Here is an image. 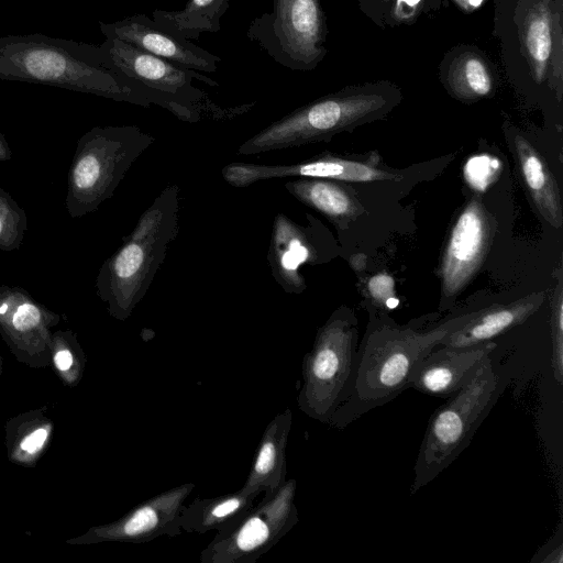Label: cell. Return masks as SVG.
I'll return each mask as SVG.
<instances>
[{"label": "cell", "mask_w": 563, "mask_h": 563, "mask_svg": "<svg viewBox=\"0 0 563 563\" xmlns=\"http://www.w3.org/2000/svg\"><path fill=\"white\" fill-rule=\"evenodd\" d=\"M470 314L428 329L398 325L384 319L372 320L357 346L347 395L330 426L344 429L410 388L417 363L448 333L463 324Z\"/></svg>", "instance_id": "1"}, {"label": "cell", "mask_w": 563, "mask_h": 563, "mask_svg": "<svg viewBox=\"0 0 563 563\" xmlns=\"http://www.w3.org/2000/svg\"><path fill=\"white\" fill-rule=\"evenodd\" d=\"M0 79L41 84L150 107L110 66L100 45L38 33L0 36Z\"/></svg>", "instance_id": "2"}, {"label": "cell", "mask_w": 563, "mask_h": 563, "mask_svg": "<svg viewBox=\"0 0 563 563\" xmlns=\"http://www.w3.org/2000/svg\"><path fill=\"white\" fill-rule=\"evenodd\" d=\"M167 185L140 216L124 243L101 265L96 294L109 314L125 321L145 297L179 231L180 196Z\"/></svg>", "instance_id": "3"}, {"label": "cell", "mask_w": 563, "mask_h": 563, "mask_svg": "<svg viewBox=\"0 0 563 563\" xmlns=\"http://www.w3.org/2000/svg\"><path fill=\"white\" fill-rule=\"evenodd\" d=\"M387 86L347 88L313 100L272 122L239 148L240 155L298 147L329 141L334 135L376 120L397 102Z\"/></svg>", "instance_id": "4"}, {"label": "cell", "mask_w": 563, "mask_h": 563, "mask_svg": "<svg viewBox=\"0 0 563 563\" xmlns=\"http://www.w3.org/2000/svg\"><path fill=\"white\" fill-rule=\"evenodd\" d=\"M110 66L120 73L148 103L159 106L179 120L195 123L203 118L225 120L241 114L250 104L224 109L195 86L199 80L210 87L219 84L203 74L189 69L115 37L100 44Z\"/></svg>", "instance_id": "5"}, {"label": "cell", "mask_w": 563, "mask_h": 563, "mask_svg": "<svg viewBox=\"0 0 563 563\" xmlns=\"http://www.w3.org/2000/svg\"><path fill=\"white\" fill-rule=\"evenodd\" d=\"M155 142L136 125L93 126L77 141L67 175L65 207L82 218L111 198L134 162Z\"/></svg>", "instance_id": "6"}, {"label": "cell", "mask_w": 563, "mask_h": 563, "mask_svg": "<svg viewBox=\"0 0 563 563\" xmlns=\"http://www.w3.org/2000/svg\"><path fill=\"white\" fill-rule=\"evenodd\" d=\"M504 386L488 356L473 379L431 415L413 466V494L449 467L472 441Z\"/></svg>", "instance_id": "7"}, {"label": "cell", "mask_w": 563, "mask_h": 563, "mask_svg": "<svg viewBox=\"0 0 563 563\" xmlns=\"http://www.w3.org/2000/svg\"><path fill=\"white\" fill-rule=\"evenodd\" d=\"M358 333L346 308L335 310L316 334L302 358V384L298 408L311 419L330 426L344 401L355 368Z\"/></svg>", "instance_id": "8"}, {"label": "cell", "mask_w": 563, "mask_h": 563, "mask_svg": "<svg viewBox=\"0 0 563 563\" xmlns=\"http://www.w3.org/2000/svg\"><path fill=\"white\" fill-rule=\"evenodd\" d=\"M297 482L286 479L238 520L216 532L201 550V563H254L298 522Z\"/></svg>", "instance_id": "9"}, {"label": "cell", "mask_w": 563, "mask_h": 563, "mask_svg": "<svg viewBox=\"0 0 563 563\" xmlns=\"http://www.w3.org/2000/svg\"><path fill=\"white\" fill-rule=\"evenodd\" d=\"M246 37L290 70L314 69L327 52L320 0H273L271 12L250 22Z\"/></svg>", "instance_id": "10"}, {"label": "cell", "mask_w": 563, "mask_h": 563, "mask_svg": "<svg viewBox=\"0 0 563 563\" xmlns=\"http://www.w3.org/2000/svg\"><path fill=\"white\" fill-rule=\"evenodd\" d=\"M195 487L194 483L175 486L136 505L117 520L90 527L65 542L70 545L145 543L161 537H178L181 534V511Z\"/></svg>", "instance_id": "11"}, {"label": "cell", "mask_w": 563, "mask_h": 563, "mask_svg": "<svg viewBox=\"0 0 563 563\" xmlns=\"http://www.w3.org/2000/svg\"><path fill=\"white\" fill-rule=\"evenodd\" d=\"M59 322L60 316L26 289L0 285V336L19 363L48 367L52 329Z\"/></svg>", "instance_id": "12"}, {"label": "cell", "mask_w": 563, "mask_h": 563, "mask_svg": "<svg viewBox=\"0 0 563 563\" xmlns=\"http://www.w3.org/2000/svg\"><path fill=\"white\" fill-rule=\"evenodd\" d=\"M223 179L235 188L282 178L313 177L343 183L395 180L397 174L377 167L374 161H356L324 152L318 156L289 164L233 162L221 170Z\"/></svg>", "instance_id": "13"}, {"label": "cell", "mask_w": 563, "mask_h": 563, "mask_svg": "<svg viewBox=\"0 0 563 563\" xmlns=\"http://www.w3.org/2000/svg\"><path fill=\"white\" fill-rule=\"evenodd\" d=\"M495 223L485 206L473 198L456 219L444 250L440 267L442 292L457 295L484 262Z\"/></svg>", "instance_id": "14"}, {"label": "cell", "mask_w": 563, "mask_h": 563, "mask_svg": "<svg viewBox=\"0 0 563 563\" xmlns=\"http://www.w3.org/2000/svg\"><path fill=\"white\" fill-rule=\"evenodd\" d=\"M308 224L301 225L278 212L273 221L267 263L274 280L290 295H300L306 282L300 268L323 260L320 225L307 214Z\"/></svg>", "instance_id": "15"}, {"label": "cell", "mask_w": 563, "mask_h": 563, "mask_svg": "<svg viewBox=\"0 0 563 563\" xmlns=\"http://www.w3.org/2000/svg\"><path fill=\"white\" fill-rule=\"evenodd\" d=\"M99 27L106 37H115L179 66L199 73H214L222 58L189 40L176 36L145 14H135L104 23Z\"/></svg>", "instance_id": "16"}, {"label": "cell", "mask_w": 563, "mask_h": 563, "mask_svg": "<svg viewBox=\"0 0 563 563\" xmlns=\"http://www.w3.org/2000/svg\"><path fill=\"white\" fill-rule=\"evenodd\" d=\"M495 349L493 341L466 347L438 345L417 363L411 387L448 399L473 379Z\"/></svg>", "instance_id": "17"}, {"label": "cell", "mask_w": 563, "mask_h": 563, "mask_svg": "<svg viewBox=\"0 0 563 563\" xmlns=\"http://www.w3.org/2000/svg\"><path fill=\"white\" fill-rule=\"evenodd\" d=\"M543 299L542 294H532L474 311L463 324L448 333L439 345L466 347L493 341L499 334L523 323L539 310Z\"/></svg>", "instance_id": "18"}, {"label": "cell", "mask_w": 563, "mask_h": 563, "mask_svg": "<svg viewBox=\"0 0 563 563\" xmlns=\"http://www.w3.org/2000/svg\"><path fill=\"white\" fill-rule=\"evenodd\" d=\"M291 424L292 413L289 408L268 422L242 492L257 495L271 493L286 481V448Z\"/></svg>", "instance_id": "19"}, {"label": "cell", "mask_w": 563, "mask_h": 563, "mask_svg": "<svg viewBox=\"0 0 563 563\" xmlns=\"http://www.w3.org/2000/svg\"><path fill=\"white\" fill-rule=\"evenodd\" d=\"M284 186L298 201L321 212L340 231L346 230L362 212L355 192L343 181L299 177Z\"/></svg>", "instance_id": "20"}, {"label": "cell", "mask_w": 563, "mask_h": 563, "mask_svg": "<svg viewBox=\"0 0 563 563\" xmlns=\"http://www.w3.org/2000/svg\"><path fill=\"white\" fill-rule=\"evenodd\" d=\"M54 427L47 406L8 419L4 426L8 460L19 466L35 467L51 445Z\"/></svg>", "instance_id": "21"}, {"label": "cell", "mask_w": 563, "mask_h": 563, "mask_svg": "<svg viewBox=\"0 0 563 563\" xmlns=\"http://www.w3.org/2000/svg\"><path fill=\"white\" fill-rule=\"evenodd\" d=\"M521 177L540 214L552 227L563 224L561 195L555 177L540 153L522 135L514 139Z\"/></svg>", "instance_id": "22"}, {"label": "cell", "mask_w": 563, "mask_h": 563, "mask_svg": "<svg viewBox=\"0 0 563 563\" xmlns=\"http://www.w3.org/2000/svg\"><path fill=\"white\" fill-rule=\"evenodd\" d=\"M258 496L240 489L211 498L198 497L185 505L180 516L181 530L199 534L219 531L254 506Z\"/></svg>", "instance_id": "23"}, {"label": "cell", "mask_w": 563, "mask_h": 563, "mask_svg": "<svg viewBox=\"0 0 563 563\" xmlns=\"http://www.w3.org/2000/svg\"><path fill=\"white\" fill-rule=\"evenodd\" d=\"M231 0H188L180 10L153 11V20L167 32L186 38H198L202 33L220 30L221 18L229 9Z\"/></svg>", "instance_id": "24"}, {"label": "cell", "mask_w": 563, "mask_h": 563, "mask_svg": "<svg viewBox=\"0 0 563 563\" xmlns=\"http://www.w3.org/2000/svg\"><path fill=\"white\" fill-rule=\"evenodd\" d=\"M49 356V366L64 386L74 388L81 382L87 358L74 331L67 329L52 333Z\"/></svg>", "instance_id": "25"}, {"label": "cell", "mask_w": 563, "mask_h": 563, "mask_svg": "<svg viewBox=\"0 0 563 563\" xmlns=\"http://www.w3.org/2000/svg\"><path fill=\"white\" fill-rule=\"evenodd\" d=\"M451 85L460 98L477 99L490 92L493 81L484 60L475 54H466L453 66Z\"/></svg>", "instance_id": "26"}, {"label": "cell", "mask_w": 563, "mask_h": 563, "mask_svg": "<svg viewBox=\"0 0 563 563\" xmlns=\"http://www.w3.org/2000/svg\"><path fill=\"white\" fill-rule=\"evenodd\" d=\"M27 231V216L14 198L0 187V250H19Z\"/></svg>", "instance_id": "27"}, {"label": "cell", "mask_w": 563, "mask_h": 563, "mask_svg": "<svg viewBox=\"0 0 563 563\" xmlns=\"http://www.w3.org/2000/svg\"><path fill=\"white\" fill-rule=\"evenodd\" d=\"M525 42L529 57L541 76L552 49L551 24L545 10H538L528 19Z\"/></svg>", "instance_id": "28"}, {"label": "cell", "mask_w": 563, "mask_h": 563, "mask_svg": "<svg viewBox=\"0 0 563 563\" xmlns=\"http://www.w3.org/2000/svg\"><path fill=\"white\" fill-rule=\"evenodd\" d=\"M552 369L559 385L563 383V291L561 280L552 301L551 313Z\"/></svg>", "instance_id": "29"}, {"label": "cell", "mask_w": 563, "mask_h": 563, "mask_svg": "<svg viewBox=\"0 0 563 563\" xmlns=\"http://www.w3.org/2000/svg\"><path fill=\"white\" fill-rule=\"evenodd\" d=\"M395 280L391 276L380 273L368 280V292L373 301L385 309H393L398 305L395 297Z\"/></svg>", "instance_id": "30"}, {"label": "cell", "mask_w": 563, "mask_h": 563, "mask_svg": "<svg viewBox=\"0 0 563 563\" xmlns=\"http://www.w3.org/2000/svg\"><path fill=\"white\" fill-rule=\"evenodd\" d=\"M540 563H562L563 561V543H562V529L559 528L553 538L544 544L531 559V562Z\"/></svg>", "instance_id": "31"}, {"label": "cell", "mask_w": 563, "mask_h": 563, "mask_svg": "<svg viewBox=\"0 0 563 563\" xmlns=\"http://www.w3.org/2000/svg\"><path fill=\"white\" fill-rule=\"evenodd\" d=\"M12 158V150L4 135L0 131V162H8Z\"/></svg>", "instance_id": "32"}, {"label": "cell", "mask_w": 563, "mask_h": 563, "mask_svg": "<svg viewBox=\"0 0 563 563\" xmlns=\"http://www.w3.org/2000/svg\"><path fill=\"white\" fill-rule=\"evenodd\" d=\"M455 1L464 9L478 8L483 2V0H455Z\"/></svg>", "instance_id": "33"}, {"label": "cell", "mask_w": 563, "mask_h": 563, "mask_svg": "<svg viewBox=\"0 0 563 563\" xmlns=\"http://www.w3.org/2000/svg\"><path fill=\"white\" fill-rule=\"evenodd\" d=\"M421 0H398V4L407 5L409 8H415L419 4Z\"/></svg>", "instance_id": "34"}, {"label": "cell", "mask_w": 563, "mask_h": 563, "mask_svg": "<svg viewBox=\"0 0 563 563\" xmlns=\"http://www.w3.org/2000/svg\"><path fill=\"white\" fill-rule=\"evenodd\" d=\"M2 373H3V358L0 354V379H1Z\"/></svg>", "instance_id": "35"}]
</instances>
